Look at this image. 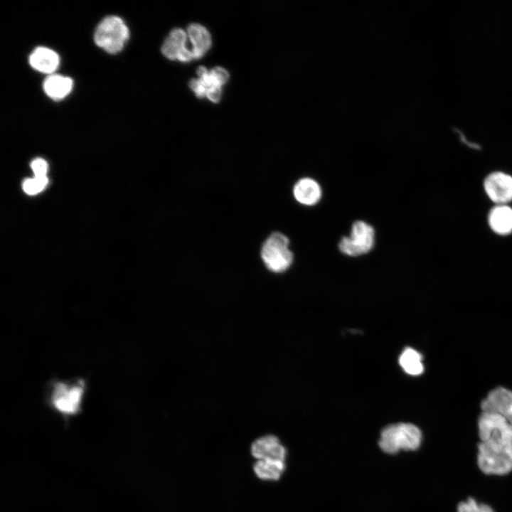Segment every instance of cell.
<instances>
[{
  "instance_id": "cell-15",
  "label": "cell",
  "mask_w": 512,
  "mask_h": 512,
  "mask_svg": "<svg viewBox=\"0 0 512 512\" xmlns=\"http://www.w3.org/2000/svg\"><path fill=\"white\" fill-rule=\"evenodd\" d=\"M285 469L283 461L260 459L257 460L253 469L257 476L262 480H278L282 475Z\"/></svg>"
},
{
  "instance_id": "cell-1",
  "label": "cell",
  "mask_w": 512,
  "mask_h": 512,
  "mask_svg": "<svg viewBox=\"0 0 512 512\" xmlns=\"http://www.w3.org/2000/svg\"><path fill=\"white\" fill-rule=\"evenodd\" d=\"M477 464L488 475H506L512 471V426L501 415L481 413L479 420Z\"/></svg>"
},
{
  "instance_id": "cell-12",
  "label": "cell",
  "mask_w": 512,
  "mask_h": 512,
  "mask_svg": "<svg viewBox=\"0 0 512 512\" xmlns=\"http://www.w3.org/2000/svg\"><path fill=\"white\" fill-rule=\"evenodd\" d=\"M489 224L491 230L499 235L512 233V208L506 205H498L489 214Z\"/></svg>"
},
{
  "instance_id": "cell-19",
  "label": "cell",
  "mask_w": 512,
  "mask_h": 512,
  "mask_svg": "<svg viewBox=\"0 0 512 512\" xmlns=\"http://www.w3.org/2000/svg\"><path fill=\"white\" fill-rule=\"evenodd\" d=\"M185 48H181L173 38L169 36L162 45L161 52L166 58L174 60L178 58L179 52Z\"/></svg>"
},
{
  "instance_id": "cell-3",
  "label": "cell",
  "mask_w": 512,
  "mask_h": 512,
  "mask_svg": "<svg viewBox=\"0 0 512 512\" xmlns=\"http://www.w3.org/2000/svg\"><path fill=\"white\" fill-rule=\"evenodd\" d=\"M261 257L266 267L271 272H285L294 260L289 238L279 232L272 233L262 244Z\"/></svg>"
},
{
  "instance_id": "cell-17",
  "label": "cell",
  "mask_w": 512,
  "mask_h": 512,
  "mask_svg": "<svg viewBox=\"0 0 512 512\" xmlns=\"http://www.w3.org/2000/svg\"><path fill=\"white\" fill-rule=\"evenodd\" d=\"M457 512H494L491 506L479 503L473 498H469L466 501L459 503Z\"/></svg>"
},
{
  "instance_id": "cell-22",
  "label": "cell",
  "mask_w": 512,
  "mask_h": 512,
  "mask_svg": "<svg viewBox=\"0 0 512 512\" xmlns=\"http://www.w3.org/2000/svg\"><path fill=\"white\" fill-rule=\"evenodd\" d=\"M189 87L193 90L198 97H202L206 95L208 90L201 84L199 80H191L189 82Z\"/></svg>"
},
{
  "instance_id": "cell-14",
  "label": "cell",
  "mask_w": 512,
  "mask_h": 512,
  "mask_svg": "<svg viewBox=\"0 0 512 512\" xmlns=\"http://www.w3.org/2000/svg\"><path fill=\"white\" fill-rule=\"evenodd\" d=\"M188 36L193 44V58L202 57L211 45L210 36L203 26L198 23L190 24L187 28Z\"/></svg>"
},
{
  "instance_id": "cell-2",
  "label": "cell",
  "mask_w": 512,
  "mask_h": 512,
  "mask_svg": "<svg viewBox=\"0 0 512 512\" xmlns=\"http://www.w3.org/2000/svg\"><path fill=\"white\" fill-rule=\"evenodd\" d=\"M422 432L410 423L393 424L381 432L379 447L388 454H395L400 450H416L420 446Z\"/></svg>"
},
{
  "instance_id": "cell-21",
  "label": "cell",
  "mask_w": 512,
  "mask_h": 512,
  "mask_svg": "<svg viewBox=\"0 0 512 512\" xmlns=\"http://www.w3.org/2000/svg\"><path fill=\"white\" fill-rule=\"evenodd\" d=\"M31 166L36 177L46 176L48 164L44 159L41 158L34 159Z\"/></svg>"
},
{
  "instance_id": "cell-7",
  "label": "cell",
  "mask_w": 512,
  "mask_h": 512,
  "mask_svg": "<svg viewBox=\"0 0 512 512\" xmlns=\"http://www.w3.org/2000/svg\"><path fill=\"white\" fill-rule=\"evenodd\" d=\"M484 187L489 198L498 205L512 201V176L506 173L490 174L484 179Z\"/></svg>"
},
{
  "instance_id": "cell-8",
  "label": "cell",
  "mask_w": 512,
  "mask_h": 512,
  "mask_svg": "<svg viewBox=\"0 0 512 512\" xmlns=\"http://www.w3.org/2000/svg\"><path fill=\"white\" fill-rule=\"evenodd\" d=\"M483 412L503 417L512 426V391L503 387L492 390L481 403Z\"/></svg>"
},
{
  "instance_id": "cell-13",
  "label": "cell",
  "mask_w": 512,
  "mask_h": 512,
  "mask_svg": "<svg viewBox=\"0 0 512 512\" xmlns=\"http://www.w3.org/2000/svg\"><path fill=\"white\" fill-rule=\"evenodd\" d=\"M73 85V80L69 77L51 74L44 80L43 90L49 97L59 100L71 92Z\"/></svg>"
},
{
  "instance_id": "cell-4",
  "label": "cell",
  "mask_w": 512,
  "mask_h": 512,
  "mask_svg": "<svg viewBox=\"0 0 512 512\" xmlns=\"http://www.w3.org/2000/svg\"><path fill=\"white\" fill-rule=\"evenodd\" d=\"M129 36V29L124 21L118 16H109L97 25L94 41L106 52L114 54L122 50Z\"/></svg>"
},
{
  "instance_id": "cell-5",
  "label": "cell",
  "mask_w": 512,
  "mask_h": 512,
  "mask_svg": "<svg viewBox=\"0 0 512 512\" xmlns=\"http://www.w3.org/2000/svg\"><path fill=\"white\" fill-rule=\"evenodd\" d=\"M84 392L83 381L55 382L50 395V403L58 412L73 415L80 410Z\"/></svg>"
},
{
  "instance_id": "cell-10",
  "label": "cell",
  "mask_w": 512,
  "mask_h": 512,
  "mask_svg": "<svg viewBox=\"0 0 512 512\" xmlns=\"http://www.w3.org/2000/svg\"><path fill=\"white\" fill-rule=\"evenodd\" d=\"M321 188L317 181L309 177L299 179L294 186L293 195L297 202L305 206H314L321 198Z\"/></svg>"
},
{
  "instance_id": "cell-16",
  "label": "cell",
  "mask_w": 512,
  "mask_h": 512,
  "mask_svg": "<svg viewBox=\"0 0 512 512\" xmlns=\"http://www.w3.org/2000/svg\"><path fill=\"white\" fill-rule=\"evenodd\" d=\"M421 354L412 348H406L401 353L399 363L409 375H418L424 371Z\"/></svg>"
},
{
  "instance_id": "cell-23",
  "label": "cell",
  "mask_w": 512,
  "mask_h": 512,
  "mask_svg": "<svg viewBox=\"0 0 512 512\" xmlns=\"http://www.w3.org/2000/svg\"><path fill=\"white\" fill-rule=\"evenodd\" d=\"M221 86L213 85L210 88L208 89L206 96L213 102H218L220 99L221 95Z\"/></svg>"
},
{
  "instance_id": "cell-20",
  "label": "cell",
  "mask_w": 512,
  "mask_h": 512,
  "mask_svg": "<svg viewBox=\"0 0 512 512\" xmlns=\"http://www.w3.org/2000/svg\"><path fill=\"white\" fill-rule=\"evenodd\" d=\"M215 85L221 86L225 84L229 77L227 70L220 67L214 68L210 73Z\"/></svg>"
},
{
  "instance_id": "cell-18",
  "label": "cell",
  "mask_w": 512,
  "mask_h": 512,
  "mask_svg": "<svg viewBox=\"0 0 512 512\" xmlns=\"http://www.w3.org/2000/svg\"><path fill=\"white\" fill-rule=\"evenodd\" d=\"M48 178L46 176L34 177L24 181L23 188L29 195H34L41 192L47 185Z\"/></svg>"
},
{
  "instance_id": "cell-9",
  "label": "cell",
  "mask_w": 512,
  "mask_h": 512,
  "mask_svg": "<svg viewBox=\"0 0 512 512\" xmlns=\"http://www.w3.org/2000/svg\"><path fill=\"white\" fill-rule=\"evenodd\" d=\"M286 449L279 439L268 434L257 439L251 446V453L257 460L270 459L284 462Z\"/></svg>"
},
{
  "instance_id": "cell-6",
  "label": "cell",
  "mask_w": 512,
  "mask_h": 512,
  "mask_svg": "<svg viewBox=\"0 0 512 512\" xmlns=\"http://www.w3.org/2000/svg\"><path fill=\"white\" fill-rule=\"evenodd\" d=\"M374 245V228L364 221L357 220L352 225L350 236L341 239L338 248L343 254L356 257L368 253Z\"/></svg>"
},
{
  "instance_id": "cell-11",
  "label": "cell",
  "mask_w": 512,
  "mask_h": 512,
  "mask_svg": "<svg viewBox=\"0 0 512 512\" xmlns=\"http://www.w3.org/2000/svg\"><path fill=\"white\" fill-rule=\"evenodd\" d=\"M29 63L33 69L51 75L58 68L60 58L54 50L46 47H38L30 55Z\"/></svg>"
}]
</instances>
